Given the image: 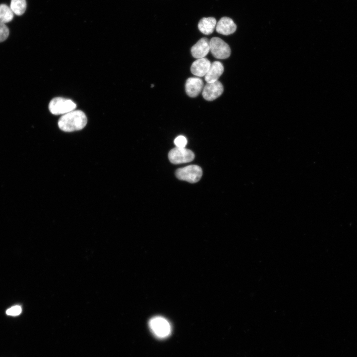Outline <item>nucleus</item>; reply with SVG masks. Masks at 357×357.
<instances>
[{
    "label": "nucleus",
    "instance_id": "f8f14e48",
    "mask_svg": "<svg viewBox=\"0 0 357 357\" xmlns=\"http://www.w3.org/2000/svg\"><path fill=\"white\" fill-rule=\"evenodd\" d=\"M224 71V66L219 61H215L211 64L210 68L205 75L206 83L214 82L218 80Z\"/></svg>",
    "mask_w": 357,
    "mask_h": 357
},
{
    "label": "nucleus",
    "instance_id": "0eeeda50",
    "mask_svg": "<svg viewBox=\"0 0 357 357\" xmlns=\"http://www.w3.org/2000/svg\"><path fill=\"white\" fill-rule=\"evenodd\" d=\"M224 88L222 84L218 80L207 83L202 90V96L207 101H212L220 96L223 93Z\"/></svg>",
    "mask_w": 357,
    "mask_h": 357
},
{
    "label": "nucleus",
    "instance_id": "7ed1b4c3",
    "mask_svg": "<svg viewBox=\"0 0 357 357\" xmlns=\"http://www.w3.org/2000/svg\"><path fill=\"white\" fill-rule=\"evenodd\" d=\"M176 176L180 180L195 183L200 179L202 176V170L197 165H189L177 169Z\"/></svg>",
    "mask_w": 357,
    "mask_h": 357
},
{
    "label": "nucleus",
    "instance_id": "f03ea898",
    "mask_svg": "<svg viewBox=\"0 0 357 357\" xmlns=\"http://www.w3.org/2000/svg\"><path fill=\"white\" fill-rule=\"evenodd\" d=\"M76 104L71 100L56 97L53 99L49 104V109L54 115H64L75 109Z\"/></svg>",
    "mask_w": 357,
    "mask_h": 357
},
{
    "label": "nucleus",
    "instance_id": "9d476101",
    "mask_svg": "<svg viewBox=\"0 0 357 357\" xmlns=\"http://www.w3.org/2000/svg\"><path fill=\"white\" fill-rule=\"evenodd\" d=\"M211 63L207 58L198 59L191 64L190 70L191 73L198 77L205 76L208 72Z\"/></svg>",
    "mask_w": 357,
    "mask_h": 357
},
{
    "label": "nucleus",
    "instance_id": "ddd939ff",
    "mask_svg": "<svg viewBox=\"0 0 357 357\" xmlns=\"http://www.w3.org/2000/svg\"><path fill=\"white\" fill-rule=\"evenodd\" d=\"M217 24L216 20L212 17H203L199 22L198 27L204 34L209 35L213 33Z\"/></svg>",
    "mask_w": 357,
    "mask_h": 357
},
{
    "label": "nucleus",
    "instance_id": "39448f33",
    "mask_svg": "<svg viewBox=\"0 0 357 357\" xmlns=\"http://www.w3.org/2000/svg\"><path fill=\"white\" fill-rule=\"evenodd\" d=\"M210 51L216 59H225L231 55V49L225 41L218 37H213L210 41Z\"/></svg>",
    "mask_w": 357,
    "mask_h": 357
},
{
    "label": "nucleus",
    "instance_id": "4468645a",
    "mask_svg": "<svg viewBox=\"0 0 357 357\" xmlns=\"http://www.w3.org/2000/svg\"><path fill=\"white\" fill-rule=\"evenodd\" d=\"M10 8L16 15H21L26 10V0H11Z\"/></svg>",
    "mask_w": 357,
    "mask_h": 357
},
{
    "label": "nucleus",
    "instance_id": "dca6fc26",
    "mask_svg": "<svg viewBox=\"0 0 357 357\" xmlns=\"http://www.w3.org/2000/svg\"><path fill=\"white\" fill-rule=\"evenodd\" d=\"M9 35V29L5 23L0 21V42L5 41Z\"/></svg>",
    "mask_w": 357,
    "mask_h": 357
},
{
    "label": "nucleus",
    "instance_id": "423d86ee",
    "mask_svg": "<svg viewBox=\"0 0 357 357\" xmlns=\"http://www.w3.org/2000/svg\"><path fill=\"white\" fill-rule=\"evenodd\" d=\"M194 154L188 149L175 147L171 150L168 154L170 161L174 164H179L191 162L194 159Z\"/></svg>",
    "mask_w": 357,
    "mask_h": 357
},
{
    "label": "nucleus",
    "instance_id": "2eb2a0df",
    "mask_svg": "<svg viewBox=\"0 0 357 357\" xmlns=\"http://www.w3.org/2000/svg\"><path fill=\"white\" fill-rule=\"evenodd\" d=\"M13 12L5 4H0V21L4 23L11 21L13 18Z\"/></svg>",
    "mask_w": 357,
    "mask_h": 357
},
{
    "label": "nucleus",
    "instance_id": "a211bd4d",
    "mask_svg": "<svg viewBox=\"0 0 357 357\" xmlns=\"http://www.w3.org/2000/svg\"><path fill=\"white\" fill-rule=\"evenodd\" d=\"M22 311L20 306L15 305L8 308L6 311V314L10 316H17L19 315Z\"/></svg>",
    "mask_w": 357,
    "mask_h": 357
},
{
    "label": "nucleus",
    "instance_id": "f257e3e1",
    "mask_svg": "<svg viewBox=\"0 0 357 357\" xmlns=\"http://www.w3.org/2000/svg\"><path fill=\"white\" fill-rule=\"evenodd\" d=\"M85 113L80 110H73L63 115L59 119L58 126L62 131L71 132L83 129L87 124Z\"/></svg>",
    "mask_w": 357,
    "mask_h": 357
},
{
    "label": "nucleus",
    "instance_id": "f3484780",
    "mask_svg": "<svg viewBox=\"0 0 357 357\" xmlns=\"http://www.w3.org/2000/svg\"><path fill=\"white\" fill-rule=\"evenodd\" d=\"M187 143V139L183 135H179L174 140V144L177 147L184 148Z\"/></svg>",
    "mask_w": 357,
    "mask_h": 357
},
{
    "label": "nucleus",
    "instance_id": "1a4fd4ad",
    "mask_svg": "<svg viewBox=\"0 0 357 357\" xmlns=\"http://www.w3.org/2000/svg\"><path fill=\"white\" fill-rule=\"evenodd\" d=\"M210 51V41L206 38H202L191 49L193 57L196 59L204 58Z\"/></svg>",
    "mask_w": 357,
    "mask_h": 357
},
{
    "label": "nucleus",
    "instance_id": "9b49d317",
    "mask_svg": "<svg viewBox=\"0 0 357 357\" xmlns=\"http://www.w3.org/2000/svg\"><path fill=\"white\" fill-rule=\"evenodd\" d=\"M237 26L233 20L228 17H222L216 24V31L221 34L229 35L234 33Z\"/></svg>",
    "mask_w": 357,
    "mask_h": 357
},
{
    "label": "nucleus",
    "instance_id": "6e6552de",
    "mask_svg": "<svg viewBox=\"0 0 357 357\" xmlns=\"http://www.w3.org/2000/svg\"><path fill=\"white\" fill-rule=\"evenodd\" d=\"M204 87L202 80L198 77L188 78L185 85V92L190 97H196L202 91Z\"/></svg>",
    "mask_w": 357,
    "mask_h": 357
},
{
    "label": "nucleus",
    "instance_id": "20e7f679",
    "mask_svg": "<svg viewBox=\"0 0 357 357\" xmlns=\"http://www.w3.org/2000/svg\"><path fill=\"white\" fill-rule=\"evenodd\" d=\"M149 326L155 336L164 338L169 336L171 332V327L169 321L161 316L152 318L149 322Z\"/></svg>",
    "mask_w": 357,
    "mask_h": 357
}]
</instances>
